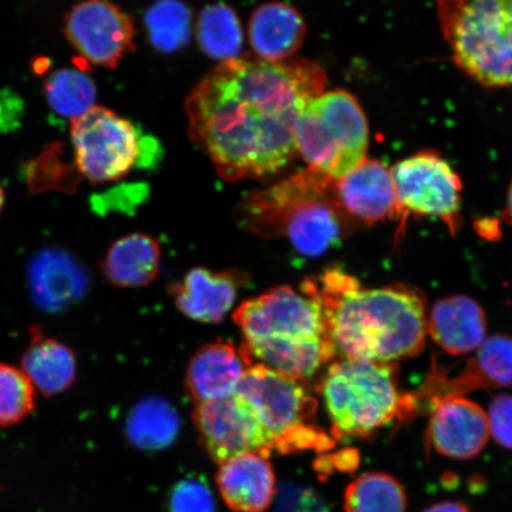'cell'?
Segmentation results:
<instances>
[{"label": "cell", "mask_w": 512, "mask_h": 512, "mask_svg": "<svg viewBox=\"0 0 512 512\" xmlns=\"http://www.w3.org/2000/svg\"><path fill=\"white\" fill-rule=\"evenodd\" d=\"M326 83L311 60L245 55L221 62L185 102L190 138L227 182L278 175L298 155L300 114Z\"/></svg>", "instance_id": "cell-1"}, {"label": "cell", "mask_w": 512, "mask_h": 512, "mask_svg": "<svg viewBox=\"0 0 512 512\" xmlns=\"http://www.w3.org/2000/svg\"><path fill=\"white\" fill-rule=\"evenodd\" d=\"M326 330L342 358L395 363L425 348L424 299L406 287L364 288L339 268L316 281Z\"/></svg>", "instance_id": "cell-2"}, {"label": "cell", "mask_w": 512, "mask_h": 512, "mask_svg": "<svg viewBox=\"0 0 512 512\" xmlns=\"http://www.w3.org/2000/svg\"><path fill=\"white\" fill-rule=\"evenodd\" d=\"M234 322L245 338L240 351L249 366L307 379L328 357L332 342L315 279H306L300 291L279 286L247 300L235 311Z\"/></svg>", "instance_id": "cell-3"}, {"label": "cell", "mask_w": 512, "mask_h": 512, "mask_svg": "<svg viewBox=\"0 0 512 512\" xmlns=\"http://www.w3.org/2000/svg\"><path fill=\"white\" fill-rule=\"evenodd\" d=\"M234 217L247 232L286 239L309 258L341 246L357 226L339 203L336 179L312 168L246 195Z\"/></svg>", "instance_id": "cell-4"}, {"label": "cell", "mask_w": 512, "mask_h": 512, "mask_svg": "<svg viewBox=\"0 0 512 512\" xmlns=\"http://www.w3.org/2000/svg\"><path fill=\"white\" fill-rule=\"evenodd\" d=\"M332 430L343 437L364 438L414 407L415 398L400 392L395 363L342 358L319 383Z\"/></svg>", "instance_id": "cell-5"}, {"label": "cell", "mask_w": 512, "mask_h": 512, "mask_svg": "<svg viewBox=\"0 0 512 512\" xmlns=\"http://www.w3.org/2000/svg\"><path fill=\"white\" fill-rule=\"evenodd\" d=\"M456 66L480 86L512 87V0H438Z\"/></svg>", "instance_id": "cell-6"}, {"label": "cell", "mask_w": 512, "mask_h": 512, "mask_svg": "<svg viewBox=\"0 0 512 512\" xmlns=\"http://www.w3.org/2000/svg\"><path fill=\"white\" fill-rule=\"evenodd\" d=\"M296 143L309 168L334 179L347 176L367 159L366 113L355 96L344 89L324 92L300 114Z\"/></svg>", "instance_id": "cell-7"}, {"label": "cell", "mask_w": 512, "mask_h": 512, "mask_svg": "<svg viewBox=\"0 0 512 512\" xmlns=\"http://www.w3.org/2000/svg\"><path fill=\"white\" fill-rule=\"evenodd\" d=\"M235 394L271 434L274 450L290 452L331 444L328 435L312 424L318 403L303 381L254 364Z\"/></svg>", "instance_id": "cell-8"}, {"label": "cell", "mask_w": 512, "mask_h": 512, "mask_svg": "<svg viewBox=\"0 0 512 512\" xmlns=\"http://www.w3.org/2000/svg\"><path fill=\"white\" fill-rule=\"evenodd\" d=\"M70 137L76 170L93 184L119 181L130 174L152 143L131 121L98 106L72 121Z\"/></svg>", "instance_id": "cell-9"}, {"label": "cell", "mask_w": 512, "mask_h": 512, "mask_svg": "<svg viewBox=\"0 0 512 512\" xmlns=\"http://www.w3.org/2000/svg\"><path fill=\"white\" fill-rule=\"evenodd\" d=\"M398 198V220L430 216L443 221L452 234L462 226V179L437 151H421L392 169Z\"/></svg>", "instance_id": "cell-10"}, {"label": "cell", "mask_w": 512, "mask_h": 512, "mask_svg": "<svg viewBox=\"0 0 512 512\" xmlns=\"http://www.w3.org/2000/svg\"><path fill=\"white\" fill-rule=\"evenodd\" d=\"M63 30L81 59L96 67L115 68L134 48L132 19L110 0L75 4L64 19Z\"/></svg>", "instance_id": "cell-11"}, {"label": "cell", "mask_w": 512, "mask_h": 512, "mask_svg": "<svg viewBox=\"0 0 512 512\" xmlns=\"http://www.w3.org/2000/svg\"><path fill=\"white\" fill-rule=\"evenodd\" d=\"M194 420L202 445L219 465L241 454L268 456L274 450L271 434L236 394L196 405Z\"/></svg>", "instance_id": "cell-12"}, {"label": "cell", "mask_w": 512, "mask_h": 512, "mask_svg": "<svg viewBox=\"0 0 512 512\" xmlns=\"http://www.w3.org/2000/svg\"><path fill=\"white\" fill-rule=\"evenodd\" d=\"M432 403L427 435L434 451L457 460L479 456L490 439L486 411L464 396H450Z\"/></svg>", "instance_id": "cell-13"}, {"label": "cell", "mask_w": 512, "mask_h": 512, "mask_svg": "<svg viewBox=\"0 0 512 512\" xmlns=\"http://www.w3.org/2000/svg\"><path fill=\"white\" fill-rule=\"evenodd\" d=\"M339 203L356 224L374 226L398 220V198L392 170L377 159H366L350 174L336 179Z\"/></svg>", "instance_id": "cell-14"}, {"label": "cell", "mask_w": 512, "mask_h": 512, "mask_svg": "<svg viewBox=\"0 0 512 512\" xmlns=\"http://www.w3.org/2000/svg\"><path fill=\"white\" fill-rule=\"evenodd\" d=\"M512 386V336L496 334L485 339L475 355L454 377L434 373L425 389L431 401L464 396L477 389Z\"/></svg>", "instance_id": "cell-15"}, {"label": "cell", "mask_w": 512, "mask_h": 512, "mask_svg": "<svg viewBox=\"0 0 512 512\" xmlns=\"http://www.w3.org/2000/svg\"><path fill=\"white\" fill-rule=\"evenodd\" d=\"M29 290L42 310L55 313L68 309L85 296L88 274L73 255L61 249H44L31 259Z\"/></svg>", "instance_id": "cell-16"}, {"label": "cell", "mask_w": 512, "mask_h": 512, "mask_svg": "<svg viewBox=\"0 0 512 512\" xmlns=\"http://www.w3.org/2000/svg\"><path fill=\"white\" fill-rule=\"evenodd\" d=\"M426 326L432 341L452 356L475 354L488 338L485 311L466 294H452L435 302Z\"/></svg>", "instance_id": "cell-17"}, {"label": "cell", "mask_w": 512, "mask_h": 512, "mask_svg": "<svg viewBox=\"0 0 512 512\" xmlns=\"http://www.w3.org/2000/svg\"><path fill=\"white\" fill-rule=\"evenodd\" d=\"M216 484L224 503L235 512H265L277 495V480L268 456L245 453L226 460Z\"/></svg>", "instance_id": "cell-18"}, {"label": "cell", "mask_w": 512, "mask_h": 512, "mask_svg": "<svg viewBox=\"0 0 512 512\" xmlns=\"http://www.w3.org/2000/svg\"><path fill=\"white\" fill-rule=\"evenodd\" d=\"M241 284L236 272L195 267L170 287V294L184 316L198 323L216 324L232 310Z\"/></svg>", "instance_id": "cell-19"}, {"label": "cell", "mask_w": 512, "mask_h": 512, "mask_svg": "<svg viewBox=\"0 0 512 512\" xmlns=\"http://www.w3.org/2000/svg\"><path fill=\"white\" fill-rule=\"evenodd\" d=\"M249 364L230 342L204 345L192 356L187 371V390L196 405L228 399L238 390Z\"/></svg>", "instance_id": "cell-20"}, {"label": "cell", "mask_w": 512, "mask_h": 512, "mask_svg": "<svg viewBox=\"0 0 512 512\" xmlns=\"http://www.w3.org/2000/svg\"><path fill=\"white\" fill-rule=\"evenodd\" d=\"M306 31L304 18L297 9L283 2H271L253 12L249 42L260 59L281 62L303 46Z\"/></svg>", "instance_id": "cell-21"}, {"label": "cell", "mask_w": 512, "mask_h": 512, "mask_svg": "<svg viewBox=\"0 0 512 512\" xmlns=\"http://www.w3.org/2000/svg\"><path fill=\"white\" fill-rule=\"evenodd\" d=\"M21 369L36 392L53 398L72 388L78 376L74 351L40 329L32 330L21 357Z\"/></svg>", "instance_id": "cell-22"}, {"label": "cell", "mask_w": 512, "mask_h": 512, "mask_svg": "<svg viewBox=\"0 0 512 512\" xmlns=\"http://www.w3.org/2000/svg\"><path fill=\"white\" fill-rule=\"evenodd\" d=\"M160 259L159 242L150 235L134 233L112 243L102 262V272L114 286L144 287L158 277Z\"/></svg>", "instance_id": "cell-23"}, {"label": "cell", "mask_w": 512, "mask_h": 512, "mask_svg": "<svg viewBox=\"0 0 512 512\" xmlns=\"http://www.w3.org/2000/svg\"><path fill=\"white\" fill-rule=\"evenodd\" d=\"M181 430V420L171 403L160 398L139 401L126 421L131 443L144 451H159L170 446Z\"/></svg>", "instance_id": "cell-24"}, {"label": "cell", "mask_w": 512, "mask_h": 512, "mask_svg": "<svg viewBox=\"0 0 512 512\" xmlns=\"http://www.w3.org/2000/svg\"><path fill=\"white\" fill-rule=\"evenodd\" d=\"M197 40L203 53L221 62L239 57L243 32L238 15L226 4H213L201 12Z\"/></svg>", "instance_id": "cell-25"}, {"label": "cell", "mask_w": 512, "mask_h": 512, "mask_svg": "<svg viewBox=\"0 0 512 512\" xmlns=\"http://www.w3.org/2000/svg\"><path fill=\"white\" fill-rule=\"evenodd\" d=\"M345 512H406L407 494L402 484L383 472L355 478L344 494Z\"/></svg>", "instance_id": "cell-26"}, {"label": "cell", "mask_w": 512, "mask_h": 512, "mask_svg": "<svg viewBox=\"0 0 512 512\" xmlns=\"http://www.w3.org/2000/svg\"><path fill=\"white\" fill-rule=\"evenodd\" d=\"M44 95L51 110L73 121L95 107L96 87L83 70L61 68L44 82Z\"/></svg>", "instance_id": "cell-27"}, {"label": "cell", "mask_w": 512, "mask_h": 512, "mask_svg": "<svg viewBox=\"0 0 512 512\" xmlns=\"http://www.w3.org/2000/svg\"><path fill=\"white\" fill-rule=\"evenodd\" d=\"M145 27L153 48L172 54L191 38V12L181 0H157L145 14Z\"/></svg>", "instance_id": "cell-28"}, {"label": "cell", "mask_w": 512, "mask_h": 512, "mask_svg": "<svg viewBox=\"0 0 512 512\" xmlns=\"http://www.w3.org/2000/svg\"><path fill=\"white\" fill-rule=\"evenodd\" d=\"M36 408V390L19 367L0 363V427H11Z\"/></svg>", "instance_id": "cell-29"}, {"label": "cell", "mask_w": 512, "mask_h": 512, "mask_svg": "<svg viewBox=\"0 0 512 512\" xmlns=\"http://www.w3.org/2000/svg\"><path fill=\"white\" fill-rule=\"evenodd\" d=\"M171 512H216L213 492L206 482L187 478L175 485L170 496Z\"/></svg>", "instance_id": "cell-30"}, {"label": "cell", "mask_w": 512, "mask_h": 512, "mask_svg": "<svg viewBox=\"0 0 512 512\" xmlns=\"http://www.w3.org/2000/svg\"><path fill=\"white\" fill-rule=\"evenodd\" d=\"M275 512H331L322 496L315 490L298 485L281 489Z\"/></svg>", "instance_id": "cell-31"}, {"label": "cell", "mask_w": 512, "mask_h": 512, "mask_svg": "<svg viewBox=\"0 0 512 512\" xmlns=\"http://www.w3.org/2000/svg\"><path fill=\"white\" fill-rule=\"evenodd\" d=\"M488 424L490 437L498 445L512 450V395L499 394L490 402Z\"/></svg>", "instance_id": "cell-32"}, {"label": "cell", "mask_w": 512, "mask_h": 512, "mask_svg": "<svg viewBox=\"0 0 512 512\" xmlns=\"http://www.w3.org/2000/svg\"><path fill=\"white\" fill-rule=\"evenodd\" d=\"M424 512H471L466 505L458 502H443L439 504H433L430 508H427Z\"/></svg>", "instance_id": "cell-33"}, {"label": "cell", "mask_w": 512, "mask_h": 512, "mask_svg": "<svg viewBox=\"0 0 512 512\" xmlns=\"http://www.w3.org/2000/svg\"><path fill=\"white\" fill-rule=\"evenodd\" d=\"M502 219L505 223H508L509 226H512V183L508 191L507 202H505Z\"/></svg>", "instance_id": "cell-34"}, {"label": "cell", "mask_w": 512, "mask_h": 512, "mask_svg": "<svg viewBox=\"0 0 512 512\" xmlns=\"http://www.w3.org/2000/svg\"><path fill=\"white\" fill-rule=\"evenodd\" d=\"M4 204H5V192H4L2 185H0V211L3 210Z\"/></svg>", "instance_id": "cell-35"}]
</instances>
